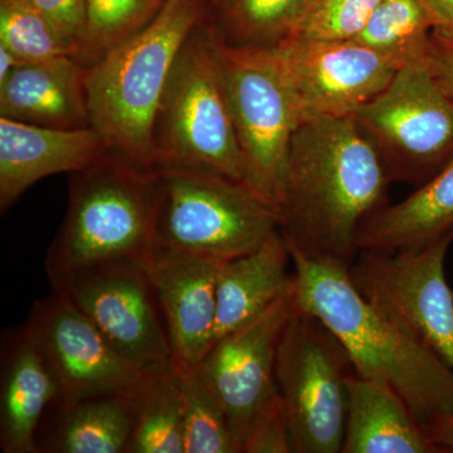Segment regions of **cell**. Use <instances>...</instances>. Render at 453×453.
I'll list each match as a JSON object with an SVG mask.
<instances>
[{
  "label": "cell",
  "instance_id": "cell-1",
  "mask_svg": "<svg viewBox=\"0 0 453 453\" xmlns=\"http://www.w3.org/2000/svg\"><path fill=\"white\" fill-rule=\"evenodd\" d=\"M390 183L380 151L351 116L300 124L277 205L288 251L350 267L357 232L386 205Z\"/></svg>",
  "mask_w": 453,
  "mask_h": 453
},
{
  "label": "cell",
  "instance_id": "cell-2",
  "mask_svg": "<svg viewBox=\"0 0 453 453\" xmlns=\"http://www.w3.org/2000/svg\"><path fill=\"white\" fill-rule=\"evenodd\" d=\"M295 300L342 342L354 372L395 390L426 429L453 418V369L365 299L348 267L290 251Z\"/></svg>",
  "mask_w": 453,
  "mask_h": 453
},
{
  "label": "cell",
  "instance_id": "cell-3",
  "mask_svg": "<svg viewBox=\"0 0 453 453\" xmlns=\"http://www.w3.org/2000/svg\"><path fill=\"white\" fill-rule=\"evenodd\" d=\"M67 211L44 270L52 290L101 268L145 266L155 246L153 172L107 153L70 174Z\"/></svg>",
  "mask_w": 453,
  "mask_h": 453
},
{
  "label": "cell",
  "instance_id": "cell-4",
  "mask_svg": "<svg viewBox=\"0 0 453 453\" xmlns=\"http://www.w3.org/2000/svg\"><path fill=\"white\" fill-rule=\"evenodd\" d=\"M210 11L189 0H166L146 28L88 67L92 127L112 153L153 172L151 133L179 50Z\"/></svg>",
  "mask_w": 453,
  "mask_h": 453
},
{
  "label": "cell",
  "instance_id": "cell-5",
  "mask_svg": "<svg viewBox=\"0 0 453 453\" xmlns=\"http://www.w3.org/2000/svg\"><path fill=\"white\" fill-rule=\"evenodd\" d=\"M155 169L208 170L243 181L220 43L207 17L179 50L151 133Z\"/></svg>",
  "mask_w": 453,
  "mask_h": 453
},
{
  "label": "cell",
  "instance_id": "cell-6",
  "mask_svg": "<svg viewBox=\"0 0 453 453\" xmlns=\"http://www.w3.org/2000/svg\"><path fill=\"white\" fill-rule=\"evenodd\" d=\"M155 246L228 261L279 229L275 207L243 181L208 170H153Z\"/></svg>",
  "mask_w": 453,
  "mask_h": 453
},
{
  "label": "cell",
  "instance_id": "cell-7",
  "mask_svg": "<svg viewBox=\"0 0 453 453\" xmlns=\"http://www.w3.org/2000/svg\"><path fill=\"white\" fill-rule=\"evenodd\" d=\"M353 372L350 357L339 339L295 300L276 363L292 453L342 452L347 381Z\"/></svg>",
  "mask_w": 453,
  "mask_h": 453
},
{
  "label": "cell",
  "instance_id": "cell-8",
  "mask_svg": "<svg viewBox=\"0 0 453 453\" xmlns=\"http://www.w3.org/2000/svg\"><path fill=\"white\" fill-rule=\"evenodd\" d=\"M350 116L380 151L392 181L422 186L453 157V100L425 61L399 68Z\"/></svg>",
  "mask_w": 453,
  "mask_h": 453
},
{
  "label": "cell",
  "instance_id": "cell-9",
  "mask_svg": "<svg viewBox=\"0 0 453 453\" xmlns=\"http://www.w3.org/2000/svg\"><path fill=\"white\" fill-rule=\"evenodd\" d=\"M220 52L243 183L277 211L292 136L299 127L290 86L273 50L220 43Z\"/></svg>",
  "mask_w": 453,
  "mask_h": 453
},
{
  "label": "cell",
  "instance_id": "cell-10",
  "mask_svg": "<svg viewBox=\"0 0 453 453\" xmlns=\"http://www.w3.org/2000/svg\"><path fill=\"white\" fill-rule=\"evenodd\" d=\"M453 229L416 249L360 251L349 276L366 300L453 369V291L445 261Z\"/></svg>",
  "mask_w": 453,
  "mask_h": 453
},
{
  "label": "cell",
  "instance_id": "cell-11",
  "mask_svg": "<svg viewBox=\"0 0 453 453\" xmlns=\"http://www.w3.org/2000/svg\"><path fill=\"white\" fill-rule=\"evenodd\" d=\"M294 309L292 281L264 312L214 342L195 368L222 407L240 453L253 429L282 410L277 350Z\"/></svg>",
  "mask_w": 453,
  "mask_h": 453
},
{
  "label": "cell",
  "instance_id": "cell-12",
  "mask_svg": "<svg viewBox=\"0 0 453 453\" xmlns=\"http://www.w3.org/2000/svg\"><path fill=\"white\" fill-rule=\"evenodd\" d=\"M23 327L52 372L61 403L135 392L153 372L121 357L61 291L35 301Z\"/></svg>",
  "mask_w": 453,
  "mask_h": 453
},
{
  "label": "cell",
  "instance_id": "cell-13",
  "mask_svg": "<svg viewBox=\"0 0 453 453\" xmlns=\"http://www.w3.org/2000/svg\"><path fill=\"white\" fill-rule=\"evenodd\" d=\"M121 357L145 372L173 365L165 320L144 266L92 271L59 288Z\"/></svg>",
  "mask_w": 453,
  "mask_h": 453
},
{
  "label": "cell",
  "instance_id": "cell-14",
  "mask_svg": "<svg viewBox=\"0 0 453 453\" xmlns=\"http://www.w3.org/2000/svg\"><path fill=\"white\" fill-rule=\"evenodd\" d=\"M299 125L350 116L392 81L398 65L356 41L291 38L277 46Z\"/></svg>",
  "mask_w": 453,
  "mask_h": 453
},
{
  "label": "cell",
  "instance_id": "cell-15",
  "mask_svg": "<svg viewBox=\"0 0 453 453\" xmlns=\"http://www.w3.org/2000/svg\"><path fill=\"white\" fill-rule=\"evenodd\" d=\"M222 264L192 253L155 249L144 266L165 320L173 365L196 368L210 350Z\"/></svg>",
  "mask_w": 453,
  "mask_h": 453
},
{
  "label": "cell",
  "instance_id": "cell-16",
  "mask_svg": "<svg viewBox=\"0 0 453 453\" xmlns=\"http://www.w3.org/2000/svg\"><path fill=\"white\" fill-rule=\"evenodd\" d=\"M110 151L94 127L50 129L0 118V211L11 210L42 179L73 174Z\"/></svg>",
  "mask_w": 453,
  "mask_h": 453
},
{
  "label": "cell",
  "instance_id": "cell-17",
  "mask_svg": "<svg viewBox=\"0 0 453 453\" xmlns=\"http://www.w3.org/2000/svg\"><path fill=\"white\" fill-rule=\"evenodd\" d=\"M0 118L50 127H92L88 67L73 57L18 65L0 82Z\"/></svg>",
  "mask_w": 453,
  "mask_h": 453
},
{
  "label": "cell",
  "instance_id": "cell-18",
  "mask_svg": "<svg viewBox=\"0 0 453 453\" xmlns=\"http://www.w3.org/2000/svg\"><path fill=\"white\" fill-rule=\"evenodd\" d=\"M59 388L25 327L7 333L2 344L0 449L38 453V434Z\"/></svg>",
  "mask_w": 453,
  "mask_h": 453
},
{
  "label": "cell",
  "instance_id": "cell-19",
  "mask_svg": "<svg viewBox=\"0 0 453 453\" xmlns=\"http://www.w3.org/2000/svg\"><path fill=\"white\" fill-rule=\"evenodd\" d=\"M347 389L342 453H442L395 389L356 372Z\"/></svg>",
  "mask_w": 453,
  "mask_h": 453
},
{
  "label": "cell",
  "instance_id": "cell-20",
  "mask_svg": "<svg viewBox=\"0 0 453 453\" xmlns=\"http://www.w3.org/2000/svg\"><path fill=\"white\" fill-rule=\"evenodd\" d=\"M291 264L290 251L277 229L255 251L220 265L213 342L251 321L290 290Z\"/></svg>",
  "mask_w": 453,
  "mask_h": 453
},
{
  "label": "cell",
  "instance_id": "cell-21",
  "mask_svg": "<svg viewBox=\"0 0 453 453\" xmlns=\"http://www.w3.org/2000/svg\"><path fill=\"white\" fill-rule=\"evenodd\" d=\"M453 229V157L412 195L372 214L357 232L360 251L416 249Z\"/></svg>",
  "mask_w": 453,
  "mask_h": 453
},
{
  "label": "cell",
  "instance_id": "cell-22",
  "mask_svg": "<svg viewBox=\"0 0 453 453\" xmlns=\"http://www.w3.org/2000/svg\"><path fill=\"white\" fill-rule=\"evenodd\" d=\"M144 386L127 395L57 402V419L38 440V453H127Z\"/></svg>",
  "mask_w": 453,
  "mask_h": 453
},
{
  "label": "cell",
  "instance_id": "cell-23",
  "mask_svg": "<svg viewBox=\"0 0 453 453\" xmlns=\"http://www.w3.org/2000/svg\"><path fill=\"white\" fill-rule=\"evenodd\" d=\"M316 0H219L207 16L220 43L276 49L294 37Z\"/></svg>",
  "mask_w": 453,
  "mask_h": 453
},
{
  "label": "cell",
  "instance_id": "cell-24",
  "mask_svg": "<svg viewBox=\"0 0 453 453\" xmlns=\"http://www.w3.org/2000/svg\"><path fill=\"white\" fill-rule=\"evenodd\" d=\"M432 32L434 27L422 0H380L354 41L401 68L425 61Z\"/></svg>",
  "mask_w": 453,
  "mask_h": 453
},
{
  "label": "cell",
  "instance_id": "cell-25",
  "mask_svg": "<svg viewBox=\"0 0 453 453\" xmlns=\"http://www.w3.org/2000/svg\"><path fill=\"white\" fill-rule=\"evenodd\" d=\"M127 453H184L183 396L173 365L149 375Z\"/></svg>",
  "mask_w": 453,
  "mask_h": 453
},
{
  "label": "cell",
  "instance_id": "cell-26",
  "mask_svg": "<svg viewBox=\"0 0 453 453\" xmlns=\"http://www.w3.org/2000/svg\"><path fill=\"white\" fill-rule=\"evenodd\" d=\"M166 0H85L86 22L74 58L91 67L159 16Z\"/></svg>",
  "mask_w": 453,
  "mask_h": 453
},
{
  "label": "cell",
  "instance_id": "cell-27",
  "mask_svg": "<svg viewBox=\"0 0 453 453\" xmlns=\"http://www.w3.org/2000/svg\"><path fill=\"white\" fill-rule=\"evenodd\" d=\"M173 366L183 396L184 453H240L222 407L196 369Z\"/></svg>",
  "mask_w": 453,
  "mask_h": 453
},
{
  "label": "cell",
  "instance_id": "cell-28",
  "mask_svg": "<svg viewBox=\"0 0 453 453\" xmlns=\"http://www.w3.org/2000/svg\"><path fill=\"white\" fill-rule=\"evenodd\" d=\"M0 46L20 64L73 57V50L28 0H0Z\"/></svg>",
  "mask_w": 453,
  "mask_h": 453
},
{
  "label": "cell",
  "instance_id": "cell-29",
  "mask_svg": "<svg viewBox=\"0 0 453 453\" xmlns=\"http://www.w3.org/2000/svg\"><path fill=\"white\" fill-rule=\"evenodd\" d=\"M380 2L316 0L303 25L291 38L324 42L354 41L365 29Z\"/></svg>",
  "mask_w": 453,
  "mask_h": 453
},
{
  "label": "cell",
  "instance_id": "cell-30",
  "mask_svg": "<svg viewBox=\"0 0 453 453\" xmlns=\"http://www.w3.org/2000/svg\"><path fill=\"white\" fill-rule=\"evenodd\" d=\"M73 50L76 57L85 31V0H28Z\"/></svg>",
  "mask_w": 453,
  "mask_h": 453
},
{
  "label": "cell",
  "instance_id": "cell-31",
  "mask_svg": "<svg viewBox=\"0 0 453 453\" xmlns=\"http://www.w3.org/2000/svg\"><path fill=\"white\" fill-rule=\"evenodd\" d=\"M242 453H292L283 410L268 416L244 441Z\"/></svg>",
  "mask_w": 453,
  "mask_h": 453
},
{
  "label": "cell",
  "instance_id": "cell-32",
  "mask_svg": "<svg viewBox=\"0 0 453 453\" xmlns=\"http://www.w3.org/2000/svg\"><path fill=\"white\" fill-rule=\"evenodd\" d=\"M425 64L441 88L453 100V37L432 32Z\"/></svg>",
  "mask_w": 453,
  "mask_h": 453
},
{
  "label": "cell",
  "instance_id": "cell-33",
  "mask_svg": "<svg viewBox=\"0 0 453 453\" xmlns=\"http://www.w3.org/2000/svg\"><path fill=\"white\" fill-rule=\"evenodd\" d=\"M434 31L453 37V0H422Z\"/></svg>",
  "mask_w": 453,
  "mask_h": 453
},
{
  "label": "cell",
  "instance_id": "cell-34",
  "mask_svg": "<svg viewBox=\"0 0 453 453\" xmlns=\"http://www.w3.org/2000/svg\"><path fill=\"white\" fill-rule=\"evenodd\" d=\"M427 434L441 452L453 453V418L436 423L427 429Z\"/></svg>",
  "mask_w": 453,
  "mask_h": 453
},
{
  "label": "cell",
  "instance_id": "cell-35",
  "mask_svg": "<svg viewBox=\"0 0 453 453\" xmlns=\"http://www.w3.org/2000/svg\"><path fill=\"white\" fill-rule=\"evenodd\" d=\"M19 65L22 64L18 61L16 57L12 55L7 49L0 46V82L4 81Z\"/></svg>",
  "mask_w": 453,
  "mask_h": 453
},
{
  "label": "cell",
  "instance_id": "cell-36",
  "mask_svg": "<svg viewBox=\"0 0 453 453\" xmlns=\"http://www.w3.org/2000/svg\"><path fill=\"white\" fill-rule=\"evenodd\" d=\"M189 2L196 3V4H201L203 7L207 8L208 11H211V7L216 4L219 0H189Z\"/></svg>",
  "mask_w": 453,
  "mask_h": 453
}]
</instances>
